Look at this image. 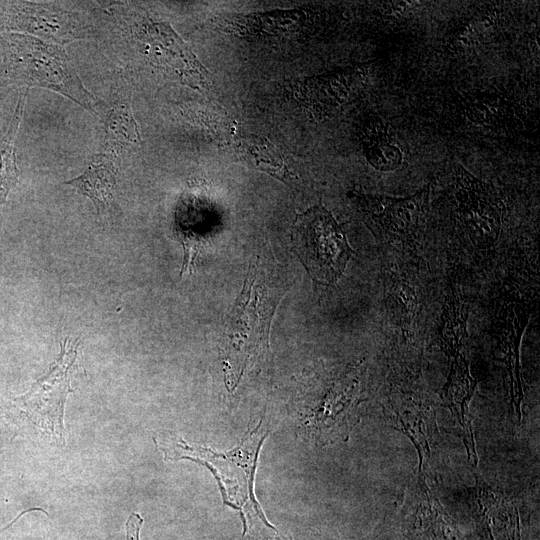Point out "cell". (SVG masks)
<instances>
[{
  "mask_svg": "<svg viewBox=\"0 0 540 540\" xmlns=\"http://www.w3.org/2000/svg\"><path fill=\"white\" fill-rule=\"evenodd\" d=\"M262 431L259 424L245 435L239 446L227 452L190 445L169 433L159 435L157 439L154 438V442L166 460L188 459L210 469L218 481L225 504L238 509L243 519V507L249 502L256 515L273 528L267 522L253 492L258 453L267 436Z\"/></svg>",
  "mask_w": 540,
  "mask_h": 540,
  "instance_id": "obj_1",
  "label": "cell"
},
{
  "mask_svg": "<svg viewBox=\"0 0 540 540\" xmlns=\"http://www.w3.org/2000/svg\"><path fill=\"white\" fill-rule=\"evenodd\" d=\"M360 395L357 369L343 373L322 392H299L293 404L297 433L317 445L347 440L358 422Z\"/></svg>",
  "mask_w": 540,
  "mask_h": 540,
  "instance_id": "obj_2",
  "label": "cell"
},
{
  "mask_svg": "<svg viewBox=\"0 0 540 540\" xmlns=\"http://www.w3.org/2000/svg\"><path fill=\"white\" fill-rule=\"evenodd\" d=\"M8 60L14 76L28 87L52 90L96 113L98 103L83 85L62 45L14 36L8 42Z\"/></svg>",
  "mask_w": 540,
  "mask_h": 540,
  "instance_id": "obj_3",
  "label": "cell"
},
{
  "mask_svg": "<svg viewBox=\"0 0 540 540\" xmlns=\"http://www.w3.org/2000/svg\"><path fill=\"white\" fill-rule=\"evenodd\" d=\"M291 244L311 279L322 285L336 284L353 254L341 225L323 206L296 215Z\"/></svg>",
  "mask_w": 540,
  "mask_h": 540,
  "instance_id": "obj_4",
  "label": "cell"
},
{
  "mask_svg": "<svg viewBox=\"0 0 540 540\" xmlns=\"http://www.w3.org/2000/svg\"><path fill=\"white\" fill-rule=\"evenodd\" d=\"M80 342L66 338L61 352L49 371L15 399L17 406L38 427L63 442L64 407L73 391L71 380L79 367Z\"/></svg>",
  "mask_w": 540,
  "mask_h": 540,
  "instance_id": "obj_5",
  "label": "cell"
},
{
  "mask_svg": "<svg viewBox=\"0 0 540 540\" xmlns=\"http://www.w3.org/2000/svg\"><path fill=\"white\" fill-rule=\"evenodd\" d=\"M429 188L405 198L356 194L355 203L367 225L380 237L400 238L415 230L424 215Z\"/></svg>",
  "mask_w": 540,
  "mask_h": 540,
  "instance_id": "obj_6",
  "label": "cell"
},
{
  "mask_svg": "<svg viewBox=\"0 0 540 540\" xmlns=\"http://www.w3.org/2000/svg\"><path fill=\"white\" fill-rule=\"evenodd\" d=\"M143 35L155 66L192 88L206 89L209 86L208 71L169 25L149 24Z\"/></svg>",
  "mask_w": 540,
  "mask_h": 540,
  "instance_id": "obj_7",
  "label": "cell"
},
{
  "mask_svg": "<svg viewBox=\"0 0 540 540\" xmlns=\"http://www.w3.org/2000/svg\"><path fill=\"white\" fill-rule=\"evenodd\" d=\"M14 19L21 29L59 45L85 38L89 33L87 24L78 14L52 4L20 6L14 11Z\"/></svg>",
  "mask_w": 540,
  "mask_h": 540,
  "instance_id": "obj_8",
  "label": "cell"
},
{
  "mask_svg": "<svg viewBox=\"0 0 540 540\" xmlns=\"http://www.w3.org/2000/svg\"><path fill=\"white\" fill-rule=\"evenodd\" d=\"M114 160L107 154L95 155L88 169L65 184L88 197L100 214L114 202L117 174Z\"/></svg>",
  "mask_w": 540,
  "mask_h": 540,
  "instance_id": "obj_9",
  "label": "cell"
},
{
  "mask_svg": "<svg viewBox=\"0 0 540 540\" xmlns=\"http://www.w3.org/2000/svg\"><path fill=\"white\" fill-rule=\"evenodd\" d=\"M456 176L458 199L468 226L495 232L499 223L498 214L489 203L481 182L460 165L457 166Z\"/></svg>",
  "mask_w": 540,
  "mask_h": 540,
  "instance_id": "obj_10",
  "label": "cell"
},
{
  "mask_svg": "<svg viewBox=\"0 0 540 540\" xmlns=\"http://www.w3.org/2000/svg\"><path fill=\"white\" fill-rule=\"evenodd\" d=\"M304 15L299 11H274L263 14L236 15L218 20L224 31L240 35H279L294 30Z\"/></svg>",
  "mask_w": 540,
  "mask_h": 540,
  "instance_id": "obj_11",
  "label": "cell"
},
{
  "mask_svg": "<svg viewBox=\"0 0 540 540\" xmlns=\"http://www.w3.org/2000/svg\"><path fill=\"white\" fill-rule=\"evenodd\" d=\"M361 143L367 161L375 169L389 172L402 164V151L380 118H371L364 124Z\"/></svg>",
  "mask_w": 540,
  "mask_h": 540,
  "instance_id": "obj_12",
  "label": "cell"
},
{
  "mask_svg": "<svg viewBox=\"0 0 540 540\" xmlns=\"http://www.w3.org/2000/svg\"><path fill=\"white\" fill-rule=\"evenodd\" d=\"M105 143L107 148L119 150L132 146L141 140L138 125L133 117L130 104L125 96H116L104 108Z\"/></svg>",
  "mask_w": 540,
  "mask_h": 540,
  "instance_id": "obj_13",
  "label": "cell"
},
{
  "mask_svg": "<svg viewBox=\"0 0 540 540\" xmlns=\"http://www.w3.org/2000/svg\"><path fill=\"white\" fill-rule=\"evenodd\" d=\"M474 387L475 381L469 373L467 363L461 355H457L447 382L446 398L449 408L456 414L458 422L465 432V438H470L472 443L474 442L468 420V404L473 395Z\"/></svg>",
  "mask_w": 540,
  "mask_h": 540,
  "instance_id": "obj_14",
  "label": "cell"
},
{
  "mask_svg": "<svg viewBox=\"0 0 540 540\" xmlns=\"http://www.w3.org/2000/svg\"><path fill=\"white\" fill-rule=\"evenodd\" d=\"M26 99V94L19 99L14 117L6 135L0 140V205L5 203L10 190L19 178L16 166L14 137L18 129Z\"/></svg>",
  "mask_w": 540,
  "mask_h": 540,
  "instance_id": "obj_15",
  "label": "cell"
},
{
  "mask_svg": "<svg viewBox=\"0 0 540 540\" xmlns=\"http://www.w3.org/2000/svg\"><path fill=\"white\" fill-rule=\"evenodd\" d=\"M237 155L246 163L261 171L268 172L278 178H285V167L281 157L262 139L244 138L236 145Z\"/></svg>",
  "mask_w": 540,
  "mask_h": 540,
  "instance_id": "obj_16",
  "label": "cell"
},
{
  "mask_svg": "<svg viewBox=\"0 0 540 540\" xmlns=\"http://www.w3.org/2000/svg\"><path fill=\"white\" fill-rule=\"evenodd\" d=\"M143 518L138 513H132L126 522L127 540H139Z\"/></svg>",
  "mask_w": 540,
  "mask_h": 540,
  "instance_id": "obj_17",
  "label": "cell"
},
{
  "mask_svg": "<svg viewBox=\"0 0 540 540\" xmlns=\"http://www.w3.org/2000/svg\"><path fill=\"white\" fill-rule=\"evenodd\" d=\"M36 508H31V509H28V510H25L23 511L22 513H20L11 523H9L8 525H6L5 527H3L2 529H0V532L6 530L8 527H10L11 525H13L22 515H24L25 513L27 512H30V511H35Z\"/></svg>",
  "mask_w": 540,
  "mask_h": 540,
  "instance_id": "obj_18",
  "label": "cell"
},
{
  "mask_svg": "<svg viewBox=\"0 0 540 540\" xmlns=\"http://www.w3.org/2000/svg\"><path fill=\"white\" fill-rule=\"evenodd\" d=\"M278 540H287V539H285V538H279ZM289 540H291V539H289Z\"/></svg>",
  "mask_w": 540,
  "mask_h": 540,
  "instance_id": "obj_19",
  "label": "cell"
}]
</instances>
